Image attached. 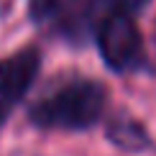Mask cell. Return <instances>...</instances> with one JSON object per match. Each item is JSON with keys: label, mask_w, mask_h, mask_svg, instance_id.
Listing matches in <instances>:
<instances>
[{"label": "cell", "mask_w": 156, "mask_h": 156, "mask_svg": "<svg viewBox=\"0 0 156 156\" xmlns=\"http://www.w3.org/2000/svg\"><path fill=\"white\" fill-rule=\"evenodd\" d=\"M28 13L44 34L72 44H80L92 26L84 0H28Z\"/></svg>", "instance_id": "cell-3"}, {"label": "cell", "mask_w": 156, "mask_h": 156, "mask_svg": "<svg viewBox=\"0 0 156 156\" xmlns=\"http://www.w3.org/2000/svg\"><path fill=\"white\" fill-rule=\"evenodd\" d=\"M102 62L115 74H131L146 64V49L133 13H105L92 23Z\"/></svg>", "instance_id": "cell-2"}, {"label": "cell", "mask_w": 156, "mask_h": 156, "mask_svg": "<svg viewBox=\"0 0 156 156\" xmlns=\"http://www.w3.org/2000/svg\"><path fill=\"white\" fill-rule=\"evenodd\" d=\"M38 69H41V54L36 46H26L0 62V126L26 97Z\"/></svg>", "instance_id": "cell-4"}, {"label": "cell", "mask_w": 156, "mask_h": 156, "mask_svg": "<svg viewBox=\"0 0 156 156\" xmlns=\"http://www.w3.org/2000/svg\"><path fill=\"white\" fill-rule=\"evenodd\" d=\"M108 138L113 141L120 151H128V154H138V151H146L151 146V136L144 126H141L136 118L120 113V115H113L108 123Z\"/></svg>", "instance_id": "cell-5"}, {"label": "cell", "mask_w": 156, "mask_h": 156, "mask_svg": "<svg viewBox=\"0 0 156 156\" xmlns=\"http://www.w3.org/2000/svg\"><path fill=\"white\" fill-rule=\"evenodd\" d=\"M148 3L151 0H84L87 13H90V23H95L105 13H133V16H138Z\"/></svg>", "instance_id": "cell-6"}, {"label": "cell", "mask_w": 156, "mask_h": 156, "mask_svg": "<svg viewBox=\"0 0 156 156\" xmlns=\"http://www.w3.org/2000/svg\"><path fill=\"white\" fill-rule=\"evenodd\" d=\"M108 90L87 77H67L46 90L28 108V118L41 131H87L105 115Z\"/></svg>", "instance_id": "cell-1"}]
</instances>
